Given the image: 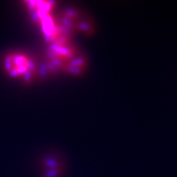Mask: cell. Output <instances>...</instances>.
I'll return each instance as SVG.
<instances>
[{"mask_svg": "<svg viewBox=\"0 0 177 177\" xmlns=\"http://www.w3.org/2000/svg\"><path fill=\"white\" fill-rule=\"evenodd\" d=\"M3 68L10 77L20 79L25 82L33 80L35 64L29 56L22 52H11L3 59Z\"/></svg>", "mask_w": 177, "mask_h": 177, "instance_id": "6da1fadb", "label": "cell"}]
</instances>
